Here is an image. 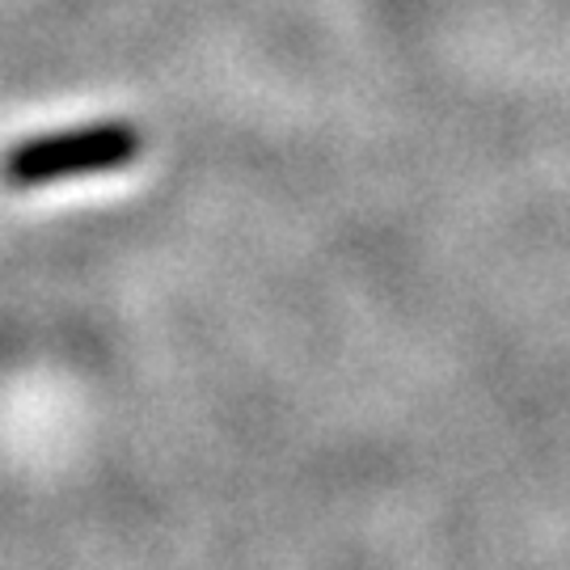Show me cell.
I'll list each match as a JSON object with an SVG mask.
<instances>
[{
	"mask_svg": "<svg viewBox=\"0 0 570 570\" xmlns=\"http://www.w3.org/2000/svg\"><path fill=\"white\" fill-rule=\"evenodd\" d=\"M136 157H140L136 127L98 122V127H72V131L18 144L4 157V178L9 186H47L60 178H85V174H115Z\"/></svg>",
	"mask_w": 570,
	"mask_h": 570,
	"instance_id": "6da1fadb",
	"label": "cell"
}]
</instances>
